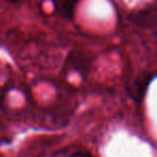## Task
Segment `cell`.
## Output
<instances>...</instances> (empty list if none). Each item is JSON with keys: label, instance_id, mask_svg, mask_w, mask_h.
I'll use <instances>...</instances> for the list:
<instances>
[{"label": "cell", "instance_id": "obj_3", "mask_svg": "<svg viewBox=\"0 0 157 157\" xmlns=\"http://www.w3.org/2000/svg\"><path fill=\"white\" fill-rule=\"evenodd\" d=\"M148 81H150V78L147 75L138 78V80L135 82V84L131 87V95H132V97L141 98L143 96L144 92H145V88L148 84Z\"/></svg>", "mask_w": 157, "mask_h": 157}, {"label": "cell", "instance_id": "obj_2", "mask_svg": "<svg viewBox=\"0 0 157 157\" xmlns=\"http://www.w3.org/2000/svg\"><path fill=\"white\" fill-rule=\"evenodd\" d=\"M138 24L145 26L153 31L154 36L157 38V11L147 10L145 12L138 14Z\"/></svg>", "mask_w": 157, "mask_h": 157}, {"label": "cell", "instance_id": "obj_4", "mask_svg": "<svg viewBox=\"0 0 157 157\" xmlns=\"http://www.w3.org/2000/svg\"><path fill=\"white\" fill-rule=\"evenodd\" d=\"M69 157H93V156L85 152H75V153H73V154L70 155Z\"/></svg>", "mask_w": 157, "mask_h": 157}, {"label": "cell", "instance_id": "obj_1", "mask_svg": "<svg viewBox=\"0 0 157 157\" xmlns=\"http://www.w3.org/2000/svg\"><path fill=\"white\" fill-rule=\"evenodd\" d=\"M78 0H53L55 11L63 18H71Z\"/></svg>", "mask_w": 157, "mask_h": 157}]
</instances>
